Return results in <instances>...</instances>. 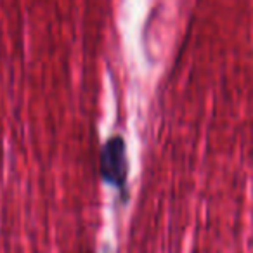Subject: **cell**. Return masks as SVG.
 Segmentation results:
<instances>
[{
  "instance_id": "obj_1",
  "label": "cell",
  "mask_w": 253,
  "mask_h": 253,
  "mask_svg": "<svg viewBox=\"0 0 253 253\" xmlns=\"http://www.w3.org/2000/svg\"><path fill=\"white\" fill-rule=\"evenodd\" d=\"M101 177L115 187H125L128 177L126 146L122 135H113L101 149Z\"/></svg>"
}]
</instances>
